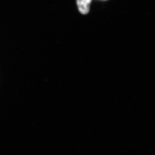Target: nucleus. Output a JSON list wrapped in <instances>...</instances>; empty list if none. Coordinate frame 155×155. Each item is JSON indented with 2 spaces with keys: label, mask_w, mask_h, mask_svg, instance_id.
Here are the masks:
<instances>
[{
  "label": "nucleus",
  "mask_w": 155,
  "mask_h": 155,
  "mask_svg": "<svg viewBox=\"0 0 155 155\" xmlns=\"http://www.w3.org/2000/svg\"><path fill=\"white\" fill-rule=\"evenodd\" d=\"M91 1L92 0H77L78 7L81 14H85L88 13Z\"/></svg>",
  "instance_id": "obj_1"
}]
</instances>
